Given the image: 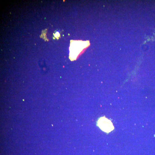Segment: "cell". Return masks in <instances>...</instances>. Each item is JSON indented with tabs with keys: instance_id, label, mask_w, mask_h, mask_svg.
Segmentation results:
<instances>
[{
	"instance_id": "1",
	"label": "cell",
	"mask_w": 155,
	"mask_h": 155,
	"mask_svg": "<svg viewBox=\"0 0 155 155\" xmlns=\"http://www.w3.org/2000/svg\"><path fill=\"white\" fill-rule=\"evenodd\" d=\"M75 41H73L72 44L70 45V53L69 58L71 60L73 61L75 60L78 56L80 54L82 51L88 46V44L86 41H75Z\"/></svg>"
},
{
	"instance_id": "2",
	"label": "cell",
	"mask_w": 155,
	"mask_h": 155,
	"mask_svg": "<svg viewBox=\"0 0 155 155\" xmlns=\"http://www.w3.org/2000/svg\"><path fill=\"white\" fill-rule=\"evenodd\" d=\"M97 125L102 131L107 133L114 129L111 121L105 117H101L98 119L97 122Z\"/></svg>"
}]
</instances>
